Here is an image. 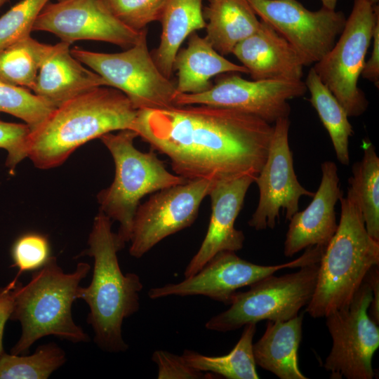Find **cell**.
<instances>
[{
  "label": "cell",
  "mask_w": 379,
  "mask_h": 379,
  "mask_svg": "<svg viewBox=\"0 0 379 379\" xmlns=\"http://www.w3.org/2000/svg\"><path fill=\"white\" fill-rule=\"evenodd\" d=\"M290 124L288 117L275 121L267 159L254 180L259 190V200L248 223L258 231L273 229L281 208L286 220H290L299 210L300 197L314 194L301 185L295 173L288 143Z\"/></svg>",
  "instance_id": "9a60e30c"
},
{
  "label": "cell",
  "mask_w": 379,
  "mask_h": 379,
  "mask_svg": "<svg viewBox=\"0 0 379 379\" xmlns=\"http://www.w3.org/2000/svg\"><path fill=\"white\" fill-rule=\"evenodd\" d=\"M30 131L29 126L26 124L0 121V148L7 152L6 166L11 171L27 157Z\"/></svg>",
  "instance_id": "836d02e7"
},
{
  "label": "cell",
  "mask_w": 379,
  "mask_h": 379,
  "mask_svg": "<svg viewBox=\"0 0 379 379\" xmlns=\"http://www.w3.org/2000/svg\"><path fill=\"white\" fill-rule=\"evenodd\" d=\"M112 220L99 211L88 236V248L83 254L93 258V277L87 287L79 286L77 299L88 305L87 323L94 331V341L102 350L118 353L128 349L122 335L126 318L140 307L143 288L135 273L123 274L117 253L125 246L112 230Z\"/></svg>",
  "instance_id": "3957f363"
},
{
  "label": "cell",
  "mask_w": 379,
  "mask_h": 379,
  "mask_svg": "<svg viewBox=\"0 0 379 379\" xmlns=\"http://www.w3.org/2000/svg\"><path fill=\"white\" fill-rule=\"evenodd\" d=\"M367 1H368L373 6L378 5V3L379 1V0H367Z\"/></svg>",
  "instance_id": "ab89813d"
},
{
  "label": "cell",
  "mask_w": 379,
  "mask_h": 379,
  "mask_svg": "<svg viewBox=\"0 0 379 379\" xmlns=\"http://www.w3.org/2000/svg\"><path fill=\"white\" fill-rule=\"evenodd\" d=\"M90 270L88 263L79 262L74 272L65 273L56 258L51 256L27 284H17L10 320L20 322L22 333L11 354H27L36 340L47 335L74 343L90 340L72 314L80 282Z\"/></svg>",
  "instance_id": "277c9868"
},
{
  "label": "cell",
  "mask_w": 379,
  "mask_h": 379,
  "mask_svg": "<svg viewBox=\"0 0 379 379\" xmlns=\"http://www.w3.org/2000/svg\"><path fill=\"white\" fill-rule=\"evenodd\" d=\"M32 30L51 32L70 44L86 39L128 48L138 41L142 29L136 31L124 25L103 0H64L48 2Z\"/></svg>",
  "instance_id": "2e32d148"
},
{
  "label": "cell",
  "mask_w": 379,
  "mask_h": 379,
  "mask_svg": "<svg viewBox=\"0 0 379 379\" xmlns=\"http://www.w3.org/2000/svg\"><path fill=\"white\" fill-rule=\"evenodd\" d=\"M110 11L128 27L140 31L159 21L167 0H103Z\"/></svg>",
  "instance_id": "1f68e13d"
},
{
  "label": "cell",
  "mask_w": 379,
  "mask_h": 379,
  "mask_svg": "<svg viewBox=\"0 0 379 379\" xmlns=\"http://www.w3.org/2000/svg\"><path fill=\"white\" fill-rule=\"evenodd\" d=\"M49 0H21L0 17V51L30 36Z\"/></svg>",
  "instance_id": "4dcf8cb0"
},
{
  "label": "cell",
  "mask_w": 379,
  "mask_h": 379,
  "mask_svg": "<svg viewBox=\"0 0 379 379\" xmlns=\"http://www.w3.org/2000/svg\"><path fill=\"white\" fill-rule=\"evenodd\" d=\"M152 360L158 366L159 379L214 378L216 375L204 373L190 366L181 356L164 350H156Z\"/></svg>",
  "instance_id": "e575fe53"
},
{
  "label": "cell",
  "mask_w": 379,
  "mask_h": 379,
  "mask_svg": "<svg viewBox=\"0 0 379 379\" xmlns=\"http://www.w3.org/2000/svg\"><path fill=\"white\" fill-rule=\"evenodd\" d=\"M58 1H64V0H57Z\"/></svg>",
  "instance_id": "b9f144b4"
},
{
  "label": "cell",
  "mask_w": 379,
  "mask_h": 379,
  "mask_svg": "<svg viewBox=\"0 0 379 379\" xmlns=\"http://www.w3.org/2000/svg\"><path fill=\"white\" fill-rule=\"evenodd\" d=\"M321 169V182L311 203L289 220L284 249L286 257L312 246L326 248L337 230L335 206L343 196L338 168L333 161H326Z\"/></svg>",
  "instance_id": "ac0fdd59"
},
{
  "label": "cell",
  "mask_w": 379,
  "mask_h": 379,
  "mask_svg": "<svg viewBox=\"0 0 379 379\" xmlns=\"http://www.w3.org/2000/svg\"><path fill=\"white\" fill-rule=\"evenodd\" d=\"M307 91L302 80L262 79L251 81L234 74L221 77L202 93H179L175 105H205L229 108L258 117L269 124L288 117V100Z\"/></svg>",
  "instance_id": "7c38bea8"
},
{
  "label": "cell",
  "mask_w": 379,
  "mask_h": 379,
  "mask_svg": "<svg viewBox=\"0 0 379 379\" xmlns=\"http://www.w3.org/2000/svg\"><path fill=\"white\" fill-rule=\"evenodd\" d=\"M255 178L246 175L218 182L213 186L208 195L211 202L208 230L200 248L185 270V278L195 274L218 253L236 252L243 248L244 234L235 228L234 224L246 192Z\"/></svg>",
  "instance_id": "e0dca14e"
},
{
  "label": "cell",
  "mask_w": 379,
  "mask_h": 379,
  "mask_svg": "<svg viewBox=\"0 0 379 379\" xmlns=\"http://www.w3.org/2000/svg\"><path fill=\"white\" fill-rule=\"evenodd\" d=\"M173 71L177 72L178 94H196L207 91L213 85L211 79L220 74H248L243 65L226 59L205 36H200L196 32L189 36L187 46L177 53Z\"/></svg>",
  "instance_id": "44dd1931"
},
{
  "label": "cell",
  "mask_w": 379,
  "mask_h": 379,
  "mask_svg": "<svg viewBox=\"0 0 379 379\" xmlns=\"http://www.w3.org/2000/svg\"><path fill=\"white\" fill-rule=\"evenodd\" d=\"M65 351L54 343L39 345L31 355L0 356V379H46L66 361Z\"/></svg>",
  "instance_id": "f1b7e54d"
},
{
  "label": "cell",
  "mask_w": 379,
  "mask_h": 379,
  "mask_svg": "<svg viewBox=\"0 0 379 379\" xmlns=\"http://www.w3.org/2000/svg\"><path fill=\"white\" fill-rule=\"evenodd\" d=\"M256 15L283 36L305 66L319 62L334 46L346 18L322 6L311 11L296 0H248Z\"/></svg>",
  "instance_id": "5bb4252c"
},
{
  "label": "cell",
  "mask_w": 379,
  "mask_h": 379,
  "mask_svg": "<svg viewBox=\"0 0 379 379\" xmlns=\"http://www.w3.org/2000/svg\"><path fill=\"white\" fill-rule=\"evenodd\" d=\"M214 185L208 180L187 181L157 191L140 204L133 222L130 255L140 258L166 237L190 227Z\"/></svg>",
  "instance_id": "4fadbf2b"
},
{
  "label": "cell",
  "mask_w": 379,
  "mask_h": 379,
  "mask_svg": "<svg viewBox=\"0 0 379 379\" xmlns=\"http://www.w3.org/2000/svg\"><path fill=\"white\" fill-rule=\"evenodd\" d=\"M147 29L138 41L119 53H98L74 47L72 55L99 74L107 86L127 96L136 109L175 106V83L157 66L147 42Z\"/></svg>",
  "instance_id": "ba28073f"
},
{
  "label": "cell",
  "mask_w": 379,
  "mask_h": 379,
  "mask_svg": "<svg viewBox=\"0 0 379 379\" xmlns=\"http://www.w3.org/2000/svg\"><path fill=\"white\" fill-rule=\"evenodd\" d=\"M138 137L134 131L125 129L100 138L113 158L115 175L112 184L97 194L99 211L119 223L117 234L124 244L130 241L134 215L142 197L187 182L167 171L153 149L142 152L135 148Z\"/></svg>",
  "instance_id": "8992f818"
},
{
  "label": "cell",
  "mask_w": 379,
  "mask_h": 379,
  "mask_svg": "<svg viewBox=\"0 0 379 379\" xmlns=\"http://www.w3.org/2000/svg\"><path fill=\"white\" fill-rule=\"evenodd\" d=\"M256 324L244 326L239 341L227 354L211 357L185 350L182 357L192 367L228 379H258L253 352V340Z\"/></svg>",
  "instance_id": "484cf974"
},
{
  "label": "cell",
  "mask_w": 379,
  "mask_h": 379,
  "mask_svg": "<svg viewBox=\"0 0 379 379\" xmlns=\"http://www.w3.org/2000/svg\"><path fill=\"white\" fill-rule=\"evenodd\" d=\"M18 277H15L9 284L0 287V356L4 351L3 336L5 325L10 319L13 309L15 289L18 284Z\"/></svg>",
  "instance_id": "d590c367"
},
{
  "label": "cell",
  "mask_w": 379,
  "mask_h": 379,
  "mask_svg": "<svg viewBox=\"0 0 379 379\" xmlns=\"http://www.w3.org/2000/svg\"><path fill=\"white\" fill-rule=\"evenodd\" d=\"M324 248H307L298 258L276 265H257L239 257L235 252L218 253L195 274L186 277L178 284H168L152 288L148 295L152 299L170 295L188 296L201 295L225 305H230L237 292L244 286L285 268H295L319 262Z\"/></svg>",
  "instance_id": "8fae6325"
},
{
  "label": "cell",
  "mask_w": 379,
  "mask_h": 379,
  "mask_svg": "<svg viewBox=\"0 0 379 379\" xmlns=\"http://www.w3.org/2000/svg\"><path fill=\"white\" fill-rule=\"evenodd\" d=\"M364 155L352 168L348 180L368 234L379 241V158L371 142L363 141Z\"/></svg>",
  "instance_id": "4316f807"
},
{
  "label": "cell",
  "mask_w": 379,
  "mask_h": 379,
  "mask_svg": "<svg viewBox=\"0 0 379 379\" xmlns=\"http://www.w3.org/2000/svg\"><path fill=\"white\" fill-rule=\"evenodd\" d=\"M310 102L331 138L336 157L343 165L350 164L349 140L353 135L348 115L328 88L311 67L305 81Z\"/></svg>",
  "instance_id": "d4e9b609"
},
{
  "label": "cell",
  "mask_w": 379,
  "mask_h": 379,
  "mask_svg": "<svg viewBox=\"0 0 379 379\" xmlns=\"http://www.w3.org/2000/svg\"><path fill=\"white\" fill-rule=\"evenodd\" d=\"M319 262L300 267L295 272L272 274L237 292L226 311L211 318L207 329L232 331L262 320L286 321L298 314L310 301L315 289Z\"/></svg>",
  "instance_id": "52a82bcc"
},
{
  "label": "cell",
  "mask_w": 379,
  "mask_h": 379,
  "mask_svg": "<svg viewBox=\"0 0 379 379\" xmlns=\"http://www.w3.org/2000/svg\"><path fill=\"white\" fill-rule=\"evenodd\" d=\"M372 289L364 279L350 304L326 318L332 347L324 366L331 378L372 379V358L379 346V328L368 316Z\"/></svg>",
  "instance_id": "30bf717a"
},
{
  "label": "cell",
  "mask_w": 379,
  "mask_h": 379,
  "mask_svg": "<svg viewBox=\"0 0 379 379\" xmlns=\"http://www.w3.org/2000/svg\"><path fill=\"white\" fill-rule=\"evenodd\" d=\"M12 267H17L16 277L22 273L36 271L42 267L51 258L48 238L39 233L29 232L20 236L11 249Z\"/></svg>",
  "instance_id": "d6a6232c"
},
{
  "label": "cell",
  "mask_w": 379,
  "mask_h": 379,
  "mask_svg": "<svg viewBox=\"0 0 379 379\" xmlns=\"http://www.w3.org/2000/svg\"><path fill=\"white\" fill-rule=\"evenodd\" d=\"M131 130L167 156L187 181L215 183L259 174L274 126L235 109L205 105L138 109Z\"/></svg>",
  "instance_id": "6da1fadb"
},
{
  "label": "cell",
  "mask_w": 379,
  "mask_h": 379,
  "mask_svg": "<svg viewBox=\"0 0 379 379\" xmlns=\"http://www.w3.org/2000/svg\"><path fill=\"white\" fill-rule=\"evenodd\" d=\"M10 0H0V8L8 1Z\"/></svg>",
  "instance_id": "60d3db41"
},
{
  "label": "cell",
  "mask_w": 379,
  "mask_h": 379,
  "mask_svg": "<svg viewBox=\"0 0 379 379\" xmlns=\"http://www.w3.org/2000/svg\"><path fill=\"white\" fill-rule=\"evenodd\" d=\"M137 112L120 91L107 86L95 88L55 108L30 131L27 157L39 169L60 166L86 142L131 129Z\"/></svg>",
  "instance_id": "7a4b0ae2"
},
{
  "label": "cell",
  "mask_w": 379,
  "mask_h": 379,
  "mask_svg": "<svg viewBox=\"0 0 379 379\" xmlns=\"http://www.w3.org/2000/svg\"><path fill=\"white\" fill-rule=\"evenodd\" d=\"M378 18V5L373 6L367 0H354L338 41L313 67L349 117L361 115L368 105L357 83Z\"/></svg>",
  "instance_id": "9c48e42d"
},
{
  "label": "cell",
  "mask_w": 379,
  "mask_h": 379,
  "mask_svg": "<svg viewBox=\"0 0 379 379\" xmlns=\"http://www.w3.org/2000/svg\"><path fill=\"white\" fill-rule=\"evenodd\" d=\"M203 8L205 38L222 55L231 54L235 46L260 27L248 0H208Z\"/></svg>",
  "instance_id": "603a6c76"
},
{
  "label": "cell",
  "mask_w": 379,
  "mask_h": 379,
  "mask_svg": "<svg viewBox=\"0 0 379 379\" xmlns=\"http://www.w3.org/2000/svg\"><path fill=\"white\" fill-rule=\"evenodd\" d=\"M159 21L160 41L152 55L159 70L170 79L182 44L192 33L206 27L203 0H167Z\"/></svg>",
  "instance_id": "cb8c5ba5"
},
{
  "label": "cell",
  "mask_w": 379,
  "mask_h": 379,
  "mask_svg": "<svg viewBox=\"0 0 379 379\" xmlns=\"http://www.w3.org/2000/svg\"><path fill=\"white\" fill-rule=\"evenodd\" d=\"M379 265L373 266L364 279L372 289V300L368 307L370 318L378 325L379 323Z\"/></svg>",
  "instance_id": "74e56055"
},
{
  "label": "cell",
  "mask_w": 379,
  "mask_h": 379,
  "mask_svg": "<svg viewBox=\"0 0 379 379\" xmlns=\"http://www.w3.org/2000/svg\"><path fill=\"white\" fill-rule=\"evenodd\" d=\"M55 109L27 88L0 81V112L20 119L31 131L36 129Z\"/></svg>",
  "instance_id": "f546056e"
},
{
  "label": "cell",
  "mask_w": 379,
  "mask_h": 379,
  "mask_svg": "<svg viewBox=\"0 0 379 379\" xmlns=\"http://www.w3.org/2000/svg\"><path fill=\"white\" fill-rule=\"evenodd\" d=\"M253 80H301L305 62L292 45L260 20L258 30L239 42L232 53Z\"/></svg>",
  "instance_id": "d6986e66"
},
{
  "label": "cell",
  "mask_w": 379,
  "mask_h": 379,
  "mask_svg": "<svg viewBox=\"0 0 379 379\" xmlns=\"http://www.w3.org/2000/svg\"><path fill=\"white\" fill-rule=\"evenodd\" d=\"M322 3V6L329 9H335L338 0H320Z\"/></svg>",
  "instance_id": "f35d334b"
},
{
  "label": "cell",
  "mask_w": 379,
  "mask_h": 379,
  "mask_svg": "<svg viewBox=\"0 0 379 379\" xmlns=\"http://www.w3.org/2000/svg\"><path fill=\"white\" fill-rule=\"evenodd\" d=\"M337 230L319 261L317 284L306 312L326 317L350 304L367 272L379 265V241L367 232L355 197L342 196Z\"/></svg>",
  "instance_id": "5b68a950"
},
{
  "label": "cell",
  "mask_w": 379,
  "mask_h": 379,
  "mask_svg": "<svg viewBox=\"0 0 379 379\" xmlns=\"http://www.w3.org/2000/svg\"><path fill=\"white\" fill-rule=\"evenodd\" d=\"M302 317L268 321L265 331L253 344L256 365L280 379H307L299 368L298 349L302 339Z\"/></svg>",
  "instance_id": "7402d4cb"
},
{
  "label": "cell",
  "mask_w": 379,
  "mask_h": 379,
  "mask_svg": "<svg viewBox=\"0 0 379 379\" xmlns=\"http://www.w3.org/2000/svg\"><path fill=\"white\" fill-rule=\"evenodd\" d=\"M51 48L29 36L1 50L0 81L32 91Z\"/></svg>",
  "instance_id": "83f0119b"
},
{
  "label": "cell",
  "mask_w": 379,
  "mask_h": 379,
  "mask_svg": "<svg viewBox=\"0 0 379 379\" xmlns=\"http://www.w3.org/2000/svg\"><path fill=\"white\" fill-rule=\"evenodd\" d=\"M70 45L64 41L51 45L32 90L55 108L95 88L107 86L99 74L86 68L72 55Z\"/></svg>",
  "instance_id": "ffe728a7"
},
{
  "label": "cell",
  "mask_w": 379,
  "mask_h": 379,
  "mask_svg": "<svg viewBox=\"0 0 379 379\" xmlns=\"http://www.w3.org/2000/svg\"><path fill=\"white\" fill-rule=\"evenodd\" d=\"M373 46L371 56L365 62L361 76L373 82L377 87L379 83V18L376 20L372 34Z\"/></svg>",
  "instance_id": "8d00e7d4"
}]
</instances>
